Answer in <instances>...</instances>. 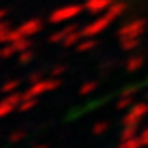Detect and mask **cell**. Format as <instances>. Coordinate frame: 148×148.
<instances>
[{
	"label": "cell",
	"mask_w": 148,
	"mask_h": 148,
	"mask_svg": "<svg viewBox=\"0 0 148 148\" xmlns=\"http://www.w3.org/2000/svg\"><path fill=\"white\" fill-rule=\"evenodd\" d=\"M18 28H20L21 33L28 38V36H33V35H36V33L41 32L43 23H41V20H38V18H32V20L25 21L23 25H20Z\"/></svg>",
	"instance_id": "cell-7"
},
{
	"label": "cell",
	"mask_w": 148,
	"mask_h": 148,
	"mask_svg": "<svg viewBox=\"0 0 148 148\" xmlns=\"http://www.w3.org/2000/svg\"><path fill=\"white\" fill-rule=\"evenodd\" d=\"M138 137H140V140H142L143 147H148V128H145V130H143Z\"/></svg>",
	"instance_id": "cell-25"
},
{
	"label": "cell",
	"mask_w": 148,
	"mask_h": 148,
	"mask_svg": "<svg viewBox=\"0 0 148 148\" xmlns=\"http://www.w3.org/2000/svg\"><path fill=\"white\" fill-rule=\"evenodd\" d=\"M112 18L109 15H107L106 12H104V15L101 16V18H97V20H94L92 23H89L87 27H84L81 32H82V36L84 38H92V36H97V35H101L104 30H106L109 25L112 23Z\"/></svg>",
	"instance_id": "cell-3"
},
{
	"label": "cell",
	"mask_w": 148,
	"mask_h": 148,
	"mask_svg": "<svg viewBox=\"0 0 148 148\" xmlns=\"http://www.w3.org/2000/svg\"><path fill=\"white\" fill-rule=\"evenodd\" d=\"M18 81H8V82H5V84L2 86V92H7V94H10V92H13V90L18 87Z\"/></svg>",
	"instance_id": "cell-23"
},
{
	"label": "cell",
	"mask_w": 148,
	"mask_h": 148,
	"mask_svg": "<svg viewBox=\"0 0 148 148\" xmlns=\"http://www.w3.org/2000/svg\"><path fill=\"white\" fill-rule=\"evenodd\" d=\"M10 45L13 46L15 53H21V51H25V49H30V46H32V43H30V40H28L27 36L20 38V40H16V41H12Z\"/></svg>",
	"instance_id": "cell-13"
},
{
	"label": "cell",
	"mask_w": 148,
	"mask_h": 148,
	"mask_svg": "<svg viewBox=\"0 0 148 148\" xmlns=\"http://www.w3.org/2000/svg\"><path fill=\"white\" fill-rule=\"evenodd\" d=\"M94 46H95V40H92V38H86V40H82V41H79L77 45H76V49H77L79 53H84V51L92 49Z\"/></svg>",
	"instance_id": "cell-16"
},
{
	"label": "cell",
	"mask_w": 148,
	"mask_h": 148,
	"mask_svg": "<svg viewBox=\"0 0 148 148\" xmlns=\"http://www.w3.org/2000/svg\"><path fill=\"white\" fill-rule=\"evenodd\" d=\"M15 53V49H13V46H12L10 43L7 45V46L3 48H0V59H7V58H10V56H13Z\"/></svg>",
	"instance_id": "cell-21"
},
{
	"label": "cell",
	"mask_w": 148,
	"mask_h": 148,
	"mask_svg": "<svg viewBox=\"0 0 148 148\" xmlns=\"http://www.w3.org/2000/svg\"><path fill=\"white\" fill-rule=\"evenodd\" d=\"M64 69H66V68H61V66H59V68H54L53 69V76H54V77H56V76H59L61 73H64Z\"/></svg>",
	"instance_id": "cell-27"
},
{
	"label": "cell",
	"mask_w": 148,
	"mask_h": 148,
	"mask_svg": "<svg viewBox=\"0 0 148 148\" xmlns=\"http://www.w3.org/2000/svg\"><path fill=\"white\" fill-rule=\"evenodd\" d=\"M137 132H138V125H123V130H122V140L137 137Z\"/></svg>",
	"instance_id": "cell-17"
},
{
	"label": "cell",
	"mask_w": 148,
	"mask_h": 148,
	"mask_svg": "<svg viewBox=\"0 0 148 148\" xmlns=\"http://www.w3.org/2000/svg\"><path fill=\"white\" fill-rule=\"evenodd\" d=\"M143 63H145L143 56H133V58H130V59L127 61L125 68H127L128 73H137L138 69H142Z\"/></svg>",
	"instance_id": "cell-10"
},
{
	"label": "cell",
	"mask_w": 148,
	"mask_h": 148,
	"mask_svg": "<svg viewBox=\"0 0 148 148\" xmlns=\"http://www.w3.org/2000/svg\"><path fill=\"white\" fill-rule=\"evenodd\" d=\"M76 30V27L74 25H69V27L63 28V30H58V32H54L51 36H49V41L51 43H63L64 41V38L68 36L71 32H74Z\"/></svg>",
	"instance_id": "cell-8"
},
{
	"label": "cell",
	"mask_w": 148,
	"mask_h": 148,
	"mask_svg": "<svg viewBox=\"0 0 148 148\" xmlns=\"http://www.w3.org/2000/svg\"><path fill=\"white\" fill-rule=\"evenodd\" d=\"M112 3H114L112 0H86L84 8L90 13H101V12H106Z\"/></svg>",
	"instance_id": "cell-6"
},
{
	"label": "cell",
	"mask_w": 148,
	"mask_h": 148,
	"mask_svg": "<svg viewBox=\"0 0 148 148\" xmlns=\"http://www.w3.org/2000/svg\"><path fill=\"white\" fill-rule=\"evenodd\" d=\"M119 148H143V143L140 140V137H133V138H127V140H122Z\"/></svg>",
	"instance_id": "cell-14"
},
{
	"label": "cell",
	"mask_w": 148,
	"mask_h": 148,
	"mask_svg": "<svg viewBox=\"0 0 148 148\" xmlns=\"http://www.w3.org/2000/svg\"><path fill=\"white\" fill-rule=\"evenodd\" d=\"M123 10H125V3H122V2H117L115 3V2H114V3L106 10V13L110 16L112 20H115L117 16H120L122 13H123Z\"/></svg>",
	"instance_id": "cell-11"
},
{
	"label": "cell",
	"mask_w": 148,
	"mask_h": 148,
	"mask_svg": "<svg viewBox=\"0 0 148 148\" xmlns=\"http://www.w3.org/2000/svg\"><path fill=\"white\" fill-rule=\"evenodd\" d=\"M23 135H25L23 132H15V133H12V135H10V138H8V140H10V142H18Z\"/></svg>",
	"instance_id": "cell-26"
},
{
	"label": "cell",
	"mask_w": 148,
	"mask_h": 148,
	"mask_svg": "<svg viewBox=\"0 0 148 148\" xmlns=\"http://www.w3.org/2000/svg\"><path fill=\"white\" fill-rule=\"evenodd\" d=\"M40 79H41V77H40V74H33L32 77H30V82L33 84V82H36V81H40Z\"/></svg>",
	"instance_id": "cell-28"
},
{
	"label": "cell",
	"mask_w": 148,
	"mask_h": 148,
	"mask_svg": "<svg viewBox=\"0 0 148 148\" xmlns=\"http://www.w3.org/2000/svg\"><path fill=\"white\" fill-rule=\"evenodd\" d=\"M35 148H48L46 145H38V147H35Z\"/></svg>",
	"instance_id": "cell-30"
},
{
	"label": "cell",
	"mask_w": 148,
	"mask_h": 148,
	"mask_svg": "<svg viewBox=\"0 0 148 148\" xmlns=\"http://www.w3.org/2000/svg\"><path fill=\"white\" fill-rule=\"evenodd\" d=\"M147 28V20H133V21H128L125 23L123 27L119 30V36L120 38H140Z\"/></svg>",
	"instance_id": "cell-5"
},
{
	"label": "cell",
	"mask_w": 148,
	"mask_h": 148,
	"mask_svg": "<svg viewBox=\"0 0 148 148\" xmlns=\"http://www.w3.org/2000/svg\"><path fill=\"white\" fill-rule=\"evenodd\" d=\"M148 114V104L147 102H140V104H133L132 109L127 110V114L123 115L122 123L123 125H138L142 119Z\"/></svg>",
	"instance_id": "cell-4"
},
{
	"label": "cell",
	"mask_w": 148,
	"mask_h": 148,
	"mask_svg": "<svg viewBox=\"0 0 148 148\" xmlns=\"http://www.w3.org/2000/svg\"><path fill=\"white\" fill-rule=\"evenodd\" d=\"M82 10H86L84 5H77V3L61 7L58 10H54L53 13H49L48 21L53 23V25H58V23H63V21H69V20H73V18H76Z\"/></svg>",
	"instance_id": "cell-1"
},
{
	"label": "cell",
	"mask_w": 148,
	"mask_h": 148,
	"mask_svg": "<svg viewBox=\"0 0 148 148\" xmlns=\"http://www.w3.org/2000/svg\"><path fill=\"white\" fill-rule=\"evenodd\" d=\"M107 128H109V123L107 122H97L94 125V128H92V133L94 135H101V133L107 132Z\"/></svg>",
	"instance_id": "cell-22"
},
{
	"label": "cell",
	"mask_w": 148,
	"mask_h": 148,
	"mask_svg": "<svg viewBox=\"0 0 148 148\" xmlns=\"http://www.w3.org/2000/svg\"><path fill=\"white\" fill-rule=\"evenodd\" d=\"M95 87H97V84H95L94 81H90V82H84L82 87L79 89V94L81 95H87V94H90V92H94Z\"/></svg>",
	"instance_id": "cell-20"
},
{
	"label": "cell",
	"mask_w": 148,
	"mask_h": 148,
	"mask_svg": "<svg viewBox=\"0 0 148 148\" xmlns=\"http://www.w3.org/2000/svg\"><path fill=\"white\" fill-rule=\"evenodd\" d=\"M59 86H61V81L53 77V79H40L36 82H33L32 87L27 90V92H23V99H28V97H40V95L46 94L49 90H54L58 89Z\"/></svg>",
	"instance_id": "cell-2"
},
{
	"label": "cell",
	"mask_w": 148,
	"mask_h": 148,
	"mask_svg": "<svg viewBox=\"0 0 148 148\" xmlns=\"http://www.w3.org/2000/svg\"><path fill=\"white\" fill-rule=\"evenodd\" d=\"M147 82H148V81H147Z\"/></svg>",
	"instance_id": "cell-31"
},
{
	"label": "cell",
	"mask_w": 148,
	"mask_h": 148,
	"mask_svg": "<svg viewBox=\"0 0 148 148\" xmlns=\"http://www.w3.org/2000/svg\"><path fill=\"white\" fill-rule=\"evenodd\" d=\"M32 51H30V49H25V51H21L20 53V56H18V61H20L21 64H25V63H28V61H30V59H32Z\"/></svg>",
	"instance_id": "cell-24"
},
{
	"label": "cell",
	"mask_w": 148,
	"mask_h": 148,
	"mask_svg": "<svg viewBox=\"0 0 148 148\" xmlns=\"http://www.w3.org/2000/svg\"><path fill=\"white\" fill-rule=\"evenodd\" d=\"M5 15H7V10H2V8H0V20H3Z\"/></svg>",
	"instance_id": "cell-29"
},
{
	"label": "cell",
	"mask_w": 148,
	"mask_h": 148,
	"mask_svg": "<svg viewBox=\"0 0 148 148\" xmlns=\"http://www.w3.org/2000/svg\"><path fill=\"white\" fill-rule=\"evenodd\" d=\"M15 109H16V107H13L10 102L7 101V99H3V101L0 102V119H2V117H5V115H8V114H12Z\"/></svg>",
	"instance_id": "cell-18"
},
{
	"label": "cell",
	"mask_w": 148,
	"mask_h": 148,
	"mask_svg": "<svg viewBox=\"0 0 148 148\" xmlns=\"http://www.w3.org/2000/svg\"><path fill=\"white\" fill-rule=\"evenodd\" d=\"M140 45V38H120V48L123 51H132Z\"/></svg>",
	"instance_id": "cell-12"
},
{
	"label": "cell",
	"mask_w": 148,
	"mask_h": 148,
	"mask_svg": "<svg viewBox=\"0 0 148 148\" xmlns=\"http://www.w3.org/2000/svg\"><path fill=\"white\" fill-rule=\"evenodd\" d=\"M38 104V97H28V99H21L20 106H18V110L20 112H28L30 109Z\"/></svg>",
	"instance_id": "cell-15"
},
{
	"label": "cell",
	"mask_w": 148,
	"mask_h": 148,
	"mask_svg": "<svg viewBox=\"0 0 148 148\" xmlns=\"http://www.w3.org/2000/svg\"><path fill=\"white\" fill-rule=\"evenodd\" d=\"M132 104H133V97H130V95H123L120 101L117 102V109H119V110H123V109H128Z\"/></svg>",
	"instance_id": "cell-19"
},
{
	"label": "cell",
	"mask_w": 148,
	"mask_h": 148,
	"mask_svg": "<svg viewBox=\"0 0 148 148\" xmlns=\"http://www.w3.org/2000/svg\"><path fill=\"white\" fill-rule=\"evenodd\" d=\"M81 38H84L82 36V32L81 30H74V32H71L68 35V36L64 38V41H63V46H66V48H69V46H76L77 43L81 41Z\"/></svg>",
	"instance_id": "cell-9"
}]
</instances>
